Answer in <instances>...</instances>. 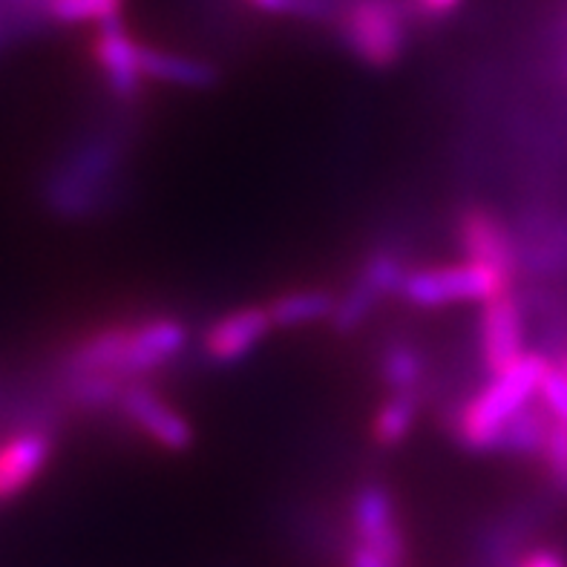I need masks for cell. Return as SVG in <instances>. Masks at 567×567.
Returning a JSON list of instances; mask_svg holds the SVG:
<instances>
[{
  "label": "cell",
  "instance_id": "12",
  "mask_svg": "<svg viewBox=\"0 0 567 567\" xmlns=\"http://www.w3.org/2000/svg\"><path fill=\"white\" fill-rule=\"evenodd\" d=\"M127 338L130 326H104V329H95L90 338H84L66 352V374H115V378H122L118 369H122Z\"/></svg>",
  "mask_w": 567,
  "mask_h": 567
},
{
  "label": "cell",
  "instance_id": "14",
  "mask_svg": "<svg viewBox=\"0 0 567 567\" xmlns=\"http://www.w3.org/2000/svg\"><path fill=\"white\" fill-rule=\"evenodd\" d=\"M338 306V297L323 291V288H295L274 297L266 309L271 315L274 329H302L331 320Z\"/></svg>",
  "mask_w": 567,
  "mask_h": 567
},
{
  "label": "cell",
  "instance_id": "24",
  "mask_svg": "<svg viewBox=\"0 0 567 567\" xmlns=\"http://www.w3.org/2000/svg\"><path fill=\"white\" fill-rule=\"evenodd\" d=\"M412 7L421 18H446L461 7V0H412Z\"/></svg>",
  "mask_w": 567,
  "mask_h": 567
},
{
  "label": "cell",
  "instance_id": "23",
  "mask_svg": "<svg viewBox=\"0 0 567 567\" xmlns=\"http://www.w3.org/2000/svg\"><path fill=\"white\" fill-rule=\"evenodd\" d=\"M343 567H406V565H398V561L386 559V556L374 554L372 547L358 545V542H354L352 547H346Z\"/></svg>",
  "mask_w": 567,
  "mask_h": 567
},
{
  "label": "cell",
  "instance_id": "18",
  "mask_svg": "<svg viewBox=\"0 0 567 567\" xmlns=\"http://www.w3.org/2000/svg\"><path fill=\"white\" fill-rule=\"evenodd\" d=\"M381 300L383 297L378 295L369 282H363L358 277V280L352 282V288H349L343 297H338V306H334V315H331V326H334L340 334H349V331L360 329Z\"/></svg>",
  "mask_w": 567,
  "mask_h": 567
},
{
  "label": "cell",
  "instance_id": "2",
  "mask_svg": "<svg viewBox=\"0 0 567 567\" xmlns=\"http://www.w3.org/2000/svg\"><path fill=\"white\" fill-rule=\"evenodd\" d=\"M513 280L516 274L475 259H461L446 266L410 268L398 297L415 309H444L455 302H487L498 295H507L513 291Z\"/></svg>",
  "mask_w": 567,
  "mask_h": 567
},
{
  "label": "cell",
  "instance_id": "10",
  "mask_svg": "<svg viewBox=\"0 0 567 567\" xmlns=\"http://www.w3.org/2000/svg\"><path fill=\"white\" fill-rule=\"evenodd\" d=\"M455 237H458V248L464 251V259L487 262V266H496L511 274L518 271V248L513 243V234L487 208L473 205V208L461 210Z\"/></svg>",
  "mask_w": 567,
  "mask_h": 567
},
{
  "label": "cell",
  "instance_id": "16",
  "mask_svg": "<svg viewBox=\"0 0 567 567\" xmlns=\"http://www.w3.org/2000/svg\"><path fill=\"white\" fill-rule=\"evenodd\" d=\"M421 412L415 392H389L372 417V441L378 446H398L406 441Z\"/></svg>",
  "mask_w": 567,
  "mask_h": 567
},
{
  "label": "cell",
  "instance_id": "22",
  "mask_svg": "<svg viewBox=\"0 0 567 567\" xmlns=\"http://www.w3.org/2000/svg\"><path fill=\"white\" fill-rule=\"evenodd\" d=\"M513 567H567V554H561L559 547L550 545L527 547Z\"/></svg>",
  "mask_w": 567,
  "mask_h": 567
},
{
  "label": "cell",
  "instance_id": "7",
  "mask_svg": "<svg viewBox=\"0 0 567 567\" xmlns=\"http://www.w3.org/2000/svg\"><path fill=\"white\" fill-rule=\"evenodd\" d=\"M55 455L50 430L29 426L0 441V507L12 504L41 478Z\"/></svg>",
  "mask_w": 567,
  "mask_h": 567
},
{
  "label": "cell",
  "instance_id": "11",
  "mask_svg": "<svg viewBox=\"0 0 567 567\" xmlns=\"http://www.w3.org/2000/svg\"><path fill=\"white\" fill-rule=\"evenodd\" d=\"M93 61L118 99H136L142 86V43L127 35L118 21L101 23L93 41Z\"/></svg>",
  "mask_w": 567,
  "mask_h": 567
},
{
  "label": "cell",
  "instance_id": "6",
  "mask_svg": "<svg viewBox=\"0 0 567 567\" xmlns=\"http://www.w3.org/2000/svg\"><path fill=\"white\" fill-rule=\"evenodd\" d=\"M478 352L487 374H498L527 354L525 309L513 291L482 302L478 317Z\"/></svg>",
  "mask_w": 567,
  "mask_h": 567
},
{
  "label": "cell",
  "instance_id": "13",
  "mask_svg": "<svg viewBox=\"0 0 567 567\" xmlns=\"http://www.w3.org/2000/svg\"><path fill=\"white\" fill-rule=\"evenodd\" d=\"M142 75L144 81H162L187 90H210L219 81V72L210 61L153 47H142Z\"/></svg>",
  "mask_w": 567,
  "mask_h": 567
},
{
  "label": "cell",
  "instance_id": "15",
  "mask_svg": "<svg viewBox=\"0 0 567 567\" xmlns=\"http://www.w3.org/2000/svg\"><path fill=\"white\" fill-rule=\"evenodd\" d=\"M550 426H554V417L539 403V398L533 403H527L525 410L513 417L507 430H504L502 441H498L496 453L507 455H536L539 458L542 450H545V441L550 435Z\"/></svg>",
  "mask_w": 567,
  "mask_h": 567
},
{
  "label": "cell",
  "instance_id": "8",
  "mask_svg": "<svg viewBox=\"0 0 567 567\" xmlns=\"http://www.w3.org/2000/svg\"><path fill=\"white\" fill-rule=\"evenodd\" d=\"M271 331L274 323L266 306H243V309L216 317L205 329L202 352L216 367H234L251 352H257Z\"/></svg>",
  "mask_w": 567,
  "mask_h": 567
},
{
  "label": "cell",
  "instance_id": "20",
  "mask_svg": "<svg viewBox=\"0 0 567 567\" xmlns=\"http://www.w3.org/2000/svg\"><path fill=\"white\" fill-rule=\"evenodd\" d=\"M545 461V470H547V478L554 484L559 493L567 496V426L556 424L550 426V435L545 441V450L539 455Z\"/></svg>",
  "mask_w": 567,
  "mask_h": 567
},
{
  "label": "cell",
  "instance_id": "19",
  "mask_svg": "<svg viewBox=\"0 0 567 567\" xmlns=\"http://www.w3.org/2000/svg\"><path fill=\"white\" fill-rule=\"evenodd\" d=\"M539 403L550 412L556 424L567 426V372L559 363H550L547 372L542 374L539 383Z\"/></svg>",
  "mask_w": 567,
  "mask_h": 567
},
{
  "label": "cell",
  "instance_id": "25",
  "mask_svg": "<svg viewBox=\"0 0 567 567\" xmlns=\"http://www.w3.org/2000/svg\"><path fill=\"white\" fill-rule=\"evenodd\" d=\"M559 367H561V369H565V372H567V358H565V363H559Z\"/></svg>",
  "mask_w": 567,
  "mask_h": 567
},
{
  "label": "cell",
  "instance_id": "3",
  "mask_svg": "<svg viewBox=\"0 0 567 567\" xmlns=\"http://www.w3.org/2000/svg\"><path fill=\"white\" fill-rule=\"evenodd\" d=\"M340 38L360 64L389 70L406 50V18L395 0H354L340 14Z\"/></svg>",
  "mask_w": 567,
  "mask_h": 567
},
{
  "label": "cell",
  "instance_id": "1",
  "mask_svg": "<svg viewBox=\"0 0 567 567\" xmlns=\"http://www.w3.org/2000/svg\"><path fill=\"white\" fill-rule=\"evenodd\" d=\"M547 367L550 360L545 354L527 352L511 369L489 374V381L458 412L455 432L461 444L473 453H496L507 424L539 395L542 374Z\"/></svg>",
  "mask_w": 567,
  "mask_h": 567
},
{
  "label": "cell",
  "instance_id": "17",
  "mask_svg": "<svg viewBox=\"0 0 567 567\" xmlns=\"http://www.w3.org/2000/svg\"><path fill=\"white\" fill-rule=\"evenodd\" d=\"M381 378L389 392H417L424 378V358L415 346L392 343L381 358Z\"/></svg>",
  "mask_w": 567,
  "mask_h": 567
},
{
  "label": "cell",
  "instance_id": "21",
  "mask_svg": "<svg viewBox=\"0 0 567 567\" xmlns=\"http://www.w3.org/2000/svg\"><path fill=\"white\" fill-rule=\"evenodd\" d=\"M245 3L262 14H295L311 21V0H245Z\"/></svg>",
  "mask_w": 567,
  "mask_h": 567
},
{
  "label": "cell",
  "instance_id": "5",
  "mask_svg": "<svg viewBox=\"0 0 567 567\" xmlns=\"http://www.w3.org/2000/svg\"><path fill=\"white\" fill-rule=\"evenodd\" d=\"M118 412L127 417L130 424L142 432L144 439L153 441L167 453H185L194 446V424L182 412H176L171 401L158 395L156 389L142 381L124 383L122 398H118Z\"/></svg>",
  "mask_w": 567,
  "mask_h": 567
},
{
  "label": "cell",
  "instance_id": "4",
  "mask_svg": "<svg viewBox=\"0 0 567 567\" xmlns=\"http://www.w3.org/2000/svg\"><path fill=\"white\" fill-rule=\"evenodd\" d=\"M349 522H352L358 545L372 547L374 554L410 567V542H406L401 513H398L392 493L383 484H363L354 493Z\"/></svg>",
  "mask_w": 567,
  "mask_h": 567
},
{
  "label": "cell",
  "instance_id": "9",
  "mask_svg": "<svg viewBox=\"0 0 567 567\" xmlns=\"http://www.w3.org/2000/svg\"><path fill=\"white\" fill-rule=\"evenodd\" d=\"M187 326L176 317H153L138 326H130L127 349H124L122 374L124 381H136L142 374H151L156 369L167 367L171 360L182 354L187 346Z\"/></svg>",
  "mask_w": 567,
  "mask_h": 567
}]
</instances>
